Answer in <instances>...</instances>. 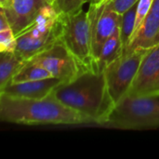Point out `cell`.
Listing matches in <instances>:
<instances>
[{
	"instance_id": "17",
	"label": "cell",
	"mask_w": 159,
	"mask_h": 159,
	"mask_svg": "<svg viewBox=\"0 0 159 159\" xmlns=\"http://www.w3.org/2000/svg\"><path fill=\"white\" fill-rule=\"evenodd\" d=\"M89 0H55L52 5L60 14H69L82 8Z\"/></svg>"
},
{
	"instance_id": "2",
	"label": "cell",
	"mask_w": 159,
	"mask_h": 159,
	"mask_svg": "<svg viewBox=\"0 0 159 159\" xmlns=\"http://www.w3.org/2000/svg\"><path fill=\"white\" fill-rule=\"evenodd\" d=\"M0 119L4 122L27 126L93 124L86 116L61 102L53 92L41 100L0 93Z\"/></svg>"
},
{
	"instance_id": "20",
	"label": "cell",
	"mask_w": 159,
	"mask_h": 159,
	"mask_svg": "<svg viewBox=\"0 0 159 159\" xmlns=\"http://www.w3.org/2000/svg\"><path fill=\"white\" fill-rule=\"evenodd\" d=\"M139 1L140 0H107V4L111 9L122 15L130 7L138 4Z\"/></svg>"
},
{
	"instance_id": "9",
	"label": "cell",
	"mask_w": 159,
	"mask_h": 159,
	"mask_svg": "<svg viewBox=\"0 0 159 159\" xmlns=\"http://www.w3.org/2000/svg\"><path fill=\"white\" fill-rule=\"evenodd\" d=\"M127 95L159 97V44L146 50Z\"/></svg>"
},
{
	"instance_id": "13",
	"label": "cell",
	"mask_w": 159,
	"mask_h": 159,
	"mask_svg": "<svg viewBox=\"0 0 159 159\" xmlns=\"http://www.w3.org/2000/svg\"><path fill=\"white\" fill-rule=\"evenodd\" d=\"M123 46L120 37V28L115 32L102 46L96 62V70L104 72L106 67L123 55Z\"/></svg>"
},
{
	"instance_id": "3",
	"label": "cell",
	"mask_w": 159,
	"mask_h": 159,
	"mask_svg": "<svg viewBox=\"0 0 159 159\" xmlns=\"http://www.w3.org/2000/svg\"><path fill=\"white\" fill-rule=\"evenodd\" d=\"M61 18L55 7L48 4L36 20L16 36L15 54L23 61H30L61 40Z\"/></svg>"
},
{
	"instance_id": "5",
	"label": "cell",
	"mask_w": 159,
	"mask_h": 159,
	"mask_svg": "<svg viewBox=\"0 0 159 159\" xmlns=\"http://www.w3.org/2000/svg\"><path fill=\"white\" fill-rule=\"evenodd\" d=\"M61 41L75 59L89 70H96L92 55L89 19L82 8L69 14H61Z\"/></svg>"
},
{
	"instance_id": "18",
	"label": "cell",
	"mask_w": 159,
	"mask_h": 159,
	"mask_svg": "<svg viewBox=\"0 0 159 159\" xmlns=\"http://www.w3.org/2000/svg\"><path fill=\"white\" fill-rule=\"evenodd\" d=\"M16 36L11 28L0 31V52H14Z\"/></svg>"
},
{
	"instance_id": "10",
	"label": "cell",
	"mask_w": 159,
	"mask_h": 159,
	"mask_svg": "<svg viewBox=\"0 0 159 159\" xmlns=\"http://www.w3.org/2000/svg\"><path fill=\"white\" fill-rule=\"evenodd\" d=\"M47 0H7L1 8L17 36L26 30L48 5Z\"/></svg>"
},
{
	"instance_id": "19",
	"label": "cell",
	"mask_w": 159,
	"mask_h": 159,
	"mask_svg": "<svg viewBox=\"0 0 159 159\" xmlns=\"http://www.w3.org/2000/svg\"><path fill=\"white\" fill-rule=\"evenodd\" d=\"M154 3V0H140L137 5V13H136V21H135V28H134V33L131 37H134L138 30L140 29L141 25L143 24L144 19L146 18L150 8L152 7V5ZM131 42V41H130Z\"/></svg>"
},
{
	"instance_id": "11",
	"label": "cell",
	"mask_w": 159,
	"mask_h": 159,
	"mask_svg": "<svg viewBox=\"0 0 159 159\" xmlns=\"http://www.w3.org/2000/svg\"><path fill=\"white\" fill-rule=\"evenodd\" d=\"M61 83L63 82L61 79L55 77L21 83H9L0 90V93L18 98L41 100L49 96Z\"/></svg>"
},
{
	"instance_id": "12",
	"label": "cell",
	"mask_w": 159,
	"mask_h": 159,
	"mask_svg": "<svg viewBox=\"0 0 159 159\" xmlns=\"http://www.w3.org/2000/svg\"><path fill=\"white\" fill-rule=\"evenodd\" d=\"M159 44V0H154L146 18L132 38L126 53L134 49H148Z\"/></svg>"
},
{
	"instance_id": "16",
	"label": "cell",
	"mask_w": 159,
	"mask_h": 159,
	"mask_svg": "<svg viewBox=\"0 0 159 159\" xmlns=\"http://www.w3.org/2000/svg\"><path fill=\"white\" fill-rule=\"evenodd\" d=\"M137 5L130 7L128 11L122 14V21L120 26V37L123 46V54L126 52L128 47L130 44L131 37L134 33L135 21H136V13H137Z\"/></svg>"
},
{
	"instance_id": "7",
	"label": "cell",
	"mask_w": 159,
	"mask_h": 159,
	"mask_svg": "<svg viewBox=\"0 0 159 159\" xmlns=\"http://www.w3.org/2000/svg\"><path fill=\"white\" fill-rule=\"evenodd\" d=\"M30 61L40 64L53 77L61 79L63 83L71 82L80 74L89 70L75 59L61 40Z\"/></svg>"
},
{
	"instance_id": "15",
	"label": "cell",
	"mask_w": 159,
	"mask_h": 159,
	"mask_svg": "<svg viewBox=\"0 0 159 159\" xmlns=\"http://www.w3.org/2000/svg\"><path fill=\"white\" fill-rule=\"evenodd\" d=\"M53 77L51 74L45 69L40 64L28 61L21 69L13 76L10 83H21V82H29V81H36ZM9 84V83H8Z\"/></svg>"
},
{
	"instance_id": "23",
	"label": "cell",
	"mask_w": 159,
	"mask_h": 159,
	"mask_svg": "<svg viewBox=\"0 0 159 159\" xmlns=\"http://www.w3.org/2000/svg\"><path fill=\"white\" fill-rule=\"evenodd\" d=\"M47 2H48V4H50V5H53L54 2H55V0H47Z\"/></svg>"
},
{
	"instance_id": "4",
	"label": "cell",
	"mask_w": 159,
	"mask_h": 159,
	"mask_svg": "<svg viewBox=\"0 0 159 159\" xmlns=\"http://www.w3.org/2000/svg\"><path fill=\"white\" fill-rule=\"evenodd\" d=\"M103 126L121 129L158 128L159 100L126 95L115 105Z\"/></svg>"
},
{
	"instance_id": "8",
	"label": "cell",
	"mask_w": 159,
	"mask_h": 159,
	"mask_svg": "<svg viewBox=\"0 0 159 159\" xmlns=\"http://www.w3.org/2000/svg\"><path fill=\"white\" fill-rule=\"evenodd\" d=\"M88 14L89 19L92 55L97 62L102 46L120 28L122 15L111 9L108 7L107 0L101 4H90Z\"/></svg>"
},
{
	"instance_id": "6",
	"label": "cell",
	"mask_w": 159,
	"mask_h": 159,
	"mask_svg": "<svg viewBox=\"0 0 159 159\" xmlns=\"http://www.w3.org/2000/svg\"><path fill=\"white\" fill-rule=\"evenodd\" d=\"M146 50L138 48L123 54L104 70L109 92L116 104L128 94Z\"/></svg>"
},
{
	"instance_id": "22",
	"label": "cell",
	"mask_w": 159,
	"mask_h": 159,
	"mask_svg": "<svg viewBox=\"0 0 159 159\" xmlns=\"http://www.w3.org/2000/svg\"><path fill=\"white\" fill-rule=\"evenodd\" d=\"M7 1V0H0V7H1V6H3Z\"/></svg>"
},
{
	"instance_id": "21",
	"label": "cell",
	"mask_w": 159,
	"mask_h": 159,
	"mask_svg": "<svg viewBox=\"0 0 159 159\" xmlns=\"http://www.w3.org/2000/svg\"><path fill=\"white\" fill-rule=\"evenodd\" d=\"M90 1H91L90 4H101V3H103L106 0H90Z\"/></svg>"
},
{
	"instance_id": "14",
	"label": "cell",
	"mask_w": 159,
	"mask_h": 159,
	"mask_svg": "<svg viewBox=\"0 0 159 159\" xmlns=\"http://www.w3.org/2000/svg\"><path fill=\"white\" fill-rule=\"evenodd\" d=\"M26 61L19 58L15 52H1L0 55V90H2L13 76L26 63Z\"/></svg>"
},
{
	"instance_id": "1",
	"label": "cell",
	"mask_w": 159,
	"mask_h": 159,
	"mask_svg": "<svg viewBox=\"0 0 159 159\" xmlns=\"http://www.w3.org/2000/svg\"><path fill=\"white\" fill-rule=\"evenodd\" d=\"M53 95L66 106L91 119L93 124L101 126L107 122L116 105L104 72L96 70H87L71 82L61 83Z\"/></svg>"
}]
</instances>
